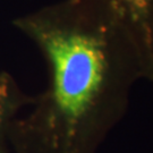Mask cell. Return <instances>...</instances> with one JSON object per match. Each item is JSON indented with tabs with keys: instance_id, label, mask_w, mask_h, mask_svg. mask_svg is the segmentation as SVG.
Returning a JSON list of instances; mask_svg holds the SVG:
<instances>
[{
	"instance_id": "obj_1",
	"label": "cell",
	"mask_w": 153,
	"mask_h": 153,
	"mask_svg": "<svg viewBox=\"0 0 153 153\" xmlns=\"http://www.w3.org/2000/svg\"><path fill=\"white\" fill-rule=\"evenodd\" d=\"M13 25L42 53L48 85L8 125V153H94L145 82L124 26L95 0H60Z\"/></svg>"
},
{
	"instance_id": "obj_2",
	"label": "cell",
	"mask_w": 153,
	"mask_h": 153,
	"mask_svg": "<svg viewBox=\"0 0 153 153\" xmlns=\"http://www.w3.org/2000/svg\"><path fill=\"white\" fill-rule=\"evenodd\" d=\"M109 8L140 56L145 82L153 83V0H95Z\"/></svg>"
},
{
	"instance_id": "obj_3",
	"label": "cell",
	"mask_w": 153,
	"mask_h": 153,
	"mask_svg": "<svg viewBox=\"0 0 153 153\" xmlns=\"http://www.w3.org/2000/svg\"><path fill=\"white\" fill-rule=\"evenodd\" d=\"M33 97L23 92L9 73H0V153H8L6 131L10 121L32 103Z\"/></svg>"
}]
</instances>
